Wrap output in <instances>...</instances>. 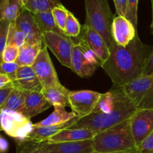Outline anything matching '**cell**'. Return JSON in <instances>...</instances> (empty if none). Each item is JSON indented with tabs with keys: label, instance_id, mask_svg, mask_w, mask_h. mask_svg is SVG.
I'll return each mask as SVG.
<instances>
[{
	"label": "cell",
	"instance_id": "16",
	"mask_svg": "<svg viewBox=\"0 0 153 153\" xmlns=\"http://www.w3.org/2000/svg\"><path fill=\"white\" fill-rule=\"evenodd\" d=\"M13 82L15 88H20L28 92L42 91L43 86L32 67L21 66L16 72V79Z\"/></svg>",
	"mask_w": 153,
	"mask_h": 153
},
{
	"label": "cell",
	"instance_id": "34",
	"mask_svg": "<svg viewBox=\"0 0 153 153\" xmlns=\"http://www.w3.org/2000/svg\"><path fill=\"white\" fill-rule=\"evenodd\" d=\"M19 66L16 62H1L0 64V73H3L11 79L12 82L16 79V72Z\"/></svg>",
	"mask_w": 153,
	"mask_h": 153
},
{
	"label": "cell",
	"instance_id": "35",
	"mask_svg": "<svg viewBox=\"0 0 153 153\" xmlns=\"http://www.w3.org/2000/svg\"><path fill=\"white\" fill-rule=\"evenodd\" d=\"M14 88L15 87L13 82L6 85L4 88H0V108H1L5 104Z\"/></svg>",
	"mask_w": 153,
	"mask_h": 153
},
{
	"label": "cell",
	"instance_id": "9",
	"mask_svg": "<svg viewBox=\"0 0 153 153\" xmlns=\"http://www.w3.org/2000/svg\"><path fill=\"white\" fill-rule=\"evenodd\" d=\"M31 67L40 80L43 88L61 85L46 46H43Z\"/></svg>",
	"mask_w": 153,
	"mask_h": 153
},
{
	"label": "cell",
	"instance_id": "22",
	"mask_svg": "<svg viewBox=\"0 0 153 153\" xmlns=\"http://www.w3.org/2000/svg\"><path fill=\"white\" fill-rule=\"evenodd\" d=\"M54 111L49 117L43 120L34 123V126H56L64 124L69 122L71 120L77 117V115L73 111H67L65 107L62 106H56L54 107Z\"/></svg>",
	"mask_w": 153,
	"mask_h": 153
},
{
	"label": "cell",
	"instance_id": "37",
	"mask_svg": "<svg viewBox=\"0 0 153 153\" xmlns=\"http://www.w3.org/2000/svg\"><path fill=\"white\" fill-rule=\"evenodd\" d=\"M117 16H126L127 8V0H114Z\"/></svg>",
	"mask_w": 153,
	"mask_h": 153
},
{
	"label": "cell",
	"instance_id": "10",
	"mask_svg": "<svg viewBox=\"0 0 153 153\" xmlns=\"http://www.w3.org/2000/svg\"><path fill=\"white\" fill-rule=\"evenodd\" d=\"M102 94L89 90L70 91V107L79 118L88 116L94 112Z\"/></svg>",
	"mask_w": 153,
	"mask_h": 153
},
{
	"label": "cell",
	"instance_id": "7",
	"mask_svg": "<svg viewBox=\"0 0 153 153\" xmlns=\"http://www.w3.org/2000/svg\"><path fill=\"white\" fill-rule=\"evenodd\" d=\"M121 88L137 109H153V75L140 76Z\"/></svg>",
	"mask_w": 153,
	"mask_h": 153
},
{
	"label": "cell",
	"instance_id": "17",
	"mask_svg": "<svg viewBox=\"0 0 153 153\" xmlns=\"http://www.w3.org/2000/svg\"><path fill=\"white\" fill-rule=\"evenodd\" d=\"M97 133L85 128H68L62 130L46 140L49 143L75 142L93 140Z\"/></svg>",
	"mask_w": 153,
	"mask_h": 153
},
{
	"label": "cell",
	"instance_id": "18",
	"mask_svg": "<svg viewBox=\"0 0 153 153\" xmlns=\"http://www.w3.org/2000/svg\"><path fill=\"white\" fill-rule=\"evenodd\" d=\"M52 106L46 100L42 91H32L27 95L24 107V114L26 117H34L36 115L43 113Z\"/></svg>",
	"mask_w": 153,
	"mask_h": 153
},
{
	"label": "cell",
	"instance_id": "13",
	"mask_svg": "<svg viewBox=\"0 0 153 153\" xmlns=\"http://www.w3.org/2000/svg\"><path fill=\"white\" fill-rule=\"evenodd\" d=\"M16 28L24 33L26 37V43L43 42V31L40 30L34 14L26 9L22 12L15 21Z\"/></svg>",
	"mask_w": 153,
	"mask_h": 153
},
{
	"label": "cell",
	"instance_id": "26",
	"mask_svg": "<svg viewBox=\"0 0 153 153\" xmlns=\"http://www.w3.org/2000/svg\"><path fill=\"white\" fill-rule=\"evenodd\" d=\"M60 0H28L23 8L32 13L52 11L55 7L62 6Z\"/></svg>",
	"mask_w": 153,
	"mask_h": 153
},
{
	"label": "cell",
	"instance_id": "39",
	"mask_svg": "<svg viewBox=\"0 0 153 153\" xmlns=\"http://www.w3.org/2000/svg\"><path fill=\"white\" fill-rule=\"evenodd\" d=\"M11 82V79L8 76L3 74V73H0V88H4V86L9 85Z\"/></svg>",
	"mask_w": 153,
	"mask_h": 153
},
{
	"label": "cell",
	"instance_id": "2",
	"mask_svg": "<svg viewBox=\"0 0 153 153\" xmlns=\"http://www.w3.org/2000/svg\"><path fill=\"white\" fill-rule=\"evenodd\" d=\"M137 110L122 88L114 85L102 94L92 114L80 118L70 128H88L98 134L131 118Z\"/></svg>",
	"mask_w": 153,
	"mask_h": 153
},
{
	"label": "cell",
	"instance_id": "25",
	"mask_svg": "<svg viewBox=\"0 0 153 153\" xmlns=\"http://www.w3.org/2000/svg\"><path fill=\"white\" fill-rule=\"evenodd\" d=\"M33 14L43 33L46 31H52L59 34H64L56 24L52 11L40 12Z\"/></svg>",
	"mask_w": 153,
	"mask_h": 153
},
{
	"label": "cell",
	"instance_id": "23",
	"mask_svg": "<svg viewBox=\"0 0 153 153\" xmlns=\"http://www.w3.org/2000/svg\"><path fill=\"white\" fill-rule=\"evenodd\" d=\"M22 9L20 0H2L0 2V21L15 22Z\"/></svg>",
	"mask_w": 153,
	"mask_h": 153
},
{
	"label": "cell",
	"instance_id": "12",
	"mask_svg": "<svg viewBox=\"0 0 153 153\" xmlns=\"http://www.w3.org/2000/svg\"><path fill=\"white\" fill-rule=\"evenodd\" d=\"M79 37L98 57L101 61L102 65L108 59L110 56V49L104 39L97 31L84 24Z\"/></svg>",
	"mask_w": 153,
	"mask_h": 153
},
{
	"label": "cell",
	"instance_id": "8",
	"mask_svg": "<svg viewBox=\"0 0 153 153\" xmlns=\"http://www.w3.org/2000/svg\"><path fill=\"white\" fill-rule=\"evenodd\" d=\"M43 41L48 49L52 51L63 66L72 70V53L75 38L52 31L43 32Z\"/></svg>",
	"mask_w": 153,
	"mask_h": 153
},
{
	"label": "cell",
	"instance_id": "40",
	"mask_svg": "<svg viewBox=\"0 0 153 153\" xmlns=\"http://www.w3.org/2000/svg\"><path fill=\"white\" fill-rule=\"evenodd\" d=\"M9 145L6 139H4L3 137H0V150L1 153H5L8 150Z\"/></svg>",
	"mask_w": 153,
	"mask_h": 153
},
{
	"label": "cell",
	"instance_id": "3",
	"mask_svg": "<svg viewBox=\"0 0 153 153\" xmlns=\"http://www.w3.org/2000/svg\"><path fill=\"white\" fill-rule=\"evenodd\" d=\"M93 149L97 153L126 152L137 149L130 124V118L102 132L92 140Z\"/></svg>",
	"mask_w": 153,
	"mask_h": 153
},
{
	"label": "cell",
	"instance_id": "42",
	"mask_svg": "<svg viewBox=\"0 0 153 153\" xmlns=\"http://www.w3.org/2000/svg\"><path fill=\"white\" fill-rule=\"evenodd\" d=\"M20 1H21V3H22V5H23V7H24V6L25 5V4L27 3V1H28V0H20Z\"/></svg>",
	"mask_w": 153,
	"mask_h": 153
},
{
	"label": "cell",
	"instance_id": "28",
	"mask_svg": "<svg viewBox=\"0 0 153 153\" xmlns=\"http://www.w3.org/2000/svg\"><path fill=\"white\" fill-rule=\"evenodd\" d=\"M82 27L76 16L71 12H70L66 23L65 31H64L66 35L72 38L79 37L82 31Z\"/></svg>",
	"mask_w": 153,
	"mask_h": 153
},
{
	"label": "cell",
	"instance_id": "14",
	"mask_svg": "<svg viewBox=\"0 0 153 153\" xmlns=\"http://www.w3.org/2000/svg\"><path fill=\"white\" fill-rule=\"evenodd\" d=\"M112 40L117 45L126 47L137 36L134 25L126 16H117L111 26Z\"/></svg>",
	"mask_w": 153,
	"mask_h": 153
},
{
	"label": "cell",
	"instance_id": "19",
	"mask_svg": "<svg viewBox=\"0 0 153 153\" xmlns=\"http://www.w3.org/2000/svg\"><path fill=\"white\" fill-rule=\"evenodd\" d=\"M80 118L79 117L71 120L69 122L65 123L64 124L56 126H34L33 128L32 131L30 134L28 140H38V141H46L49 138L58 134V132L66 128H70L73 126Z\"/></svg>",
	"mask_w": 153,
	"mask_h": 153
},
{
	"label": "cell",
	"instance_id": "29",
	"mask_svg": "<svg viewBox=\"0 0 153 153\" xmlns=\"http://www.w3.org/2000/svg\"><path fill=\"white\" fill-rule=\"evenodd\" d=\"M26 43V37L24 33L16 28L15 22H11L9 30L8 39L7 45H13L20 49Z\"/></svg>",
	"mask_w": 153,
	"mask_h": 153
},
{
	"label": "cell",
	"instance_id": "43",
	"mask_svg": "<svg viewBox=\"0 0 153 153\" xmlns=\"http://www.w3.org/2000/svg\"><path fill=\"white\" fill-rule=\"evenodd\" d=\"M152 2V22H153V0H151Z\"/></svg>",
	"mask_w": 153,
	"mask_h": 153
},
{
	"label": "cell",
	"instance_id": "1",
	"mask_svg": "<svg viewBox=\"0 0 153 153\" xmlns=\"http://www.w3.org/2000/svg\"><path fill=\"white\" fill-rule=\"evenodd\" d=\"M110 56L101 66L114 85L122 87L144 74L152 46L143 43L137 35L126 47L112 41Z\"/></svg>",
	"mask_w": 153,
	"mask_h": 153
},
{
	"label": "cell",
	"instance_id": "5",
	"mask_svg": "<svg viewBox=\"0 0 153 153\" xmlns=\"http://www.w3.org/2000/svg\"><path fill=\"white\" fill-rule=\"evenodd\" d=\"M101 65V61L94 52L79 37H76L72 53V71L82 78L90 77Z\"/></svg>",
	"mask_w": 153,
	"mask_h": 153
},
{
	"label": "cell",
	"instance_id": "38",
	"mask_svg": "<svg viewBox=\"0 0 153 153\" xmlns=\"http://www.w3.org/2000/svg\"><path fill=\"white\" fill-rule=\"evenodd\" d=\"M151 31H152V33L153 34V22L151 23ZM152 74H153V46L152 52H151L150 55L149 57V59H148L143 76H148V75Z\"/></svg>",
	"mask_w": 153,
	"mask_h": 153
},
{
	"label": "cell",
	"instance_id": "30",
	"mask_svg": "<svg viewBox=\"0 0 153 153\" xmlns=\"http://www.w3.org/2000/svg\"><path fill=\"white\" fill-rule=\"evenodd\" d=\"M52 12L54 18H55V22H56V24L59 27L60 29L64 33L66 23H67V17H68V14L70 13V11L68 10H67L64 5H62L55 7L52 10Z\"/></svg>",
	"mask_w": 153,
	"mask_h": 153
},
{
	"label": "cell",
	"instance_id": "41",
	"mask_svg": "<svg viewBox=\"0 0 153 153\" xmlns=\"http://www.w3.org/2000/svg\"><path fill=\"white\" fill-rule=\"evenodd\" d=\"M92 153H97V152H92ZM111 153H140L139 152L138 149L136 150H131V151H126V152H111Z\"/></svg>",
	"mask_w": 153,
	"mask_h": 153
},
{
	"label": "cell",
	"instance_id": "15",
	"mask_svg": "<svg viewBox=\"0 0 153 153\" xmlns=\"http://www.w3.org/2000/svg\"><path fill=\"white\" fill-rule=\"evenodd\" d=\"M45 153H92V140L75 142L49 143L45 141Z\"/></svg>",
	"mask_w": 153,
	"mask_h": 153
},
{
	"label": "cell",
	"instance_id": "24",
	"mask_svg": "<svg viewBox=\"0 0 153 153\" xmlns=\"http://www.w3.org/2000/svg\"><path fill=\"white\" fill-rule=\"evenodd\" d=\"M28 93V91L15 88L5 104L0 108L1 110H9L23 114L25 99Z\"/></svg>",
	"mask_w": 153,
	"mask_h": 153
},
{
	"label": "cell",
	"instance_id": "27",
	"mask_svg": "<svg viewBox=\"0 0 153 153\" xmlns=\"http://www.w3.org/2000/svg\"><path fill=\"white\" fill-rule=\"evenodd\" d=\"M45 141L27 140L16 143V153H45Z\"/></svg>",
	"mask_w": 153,
	"mask_h": 153
},
{
	"label": "cell",
	"instance_id": "4",
	"mask_svg": "<svg viewBox=\"0 0 153 153\" xmlns=\"http://www.w3.org/2000/svg\"><path fill=\"white\" fill-rule=\"evenodd\" d=\"M86 19L85 25L100 34L108 47L112 41L111 26L114 16L108 0H85Z\"/></svg>",
	"mask_w": 153,
	"mask_h": 153
},
{
	"label": "cell",
	"instance_id": "32",
	"mask_svg": "<svg viewBox=\"0 0 153 153\" xmlns=\"http://www.w3.org/2000/svg\"><path fill=\"white\" fill-rule=\"evenodd\" d=\"M137 7L138 0H127V8L125 16L136 28L137 26Z\"/></svg>",
	"mask_w": 153,
	"mask_h": 153
},
{
	"label": "cell",
	"instance_id": "6",
	"mask_svg": "<svg viewBox=\"0 0 153 153\" xmlns=\"http://www.w3.org/2000/svg\"><path fill=\"white\" fill-rule=\"evenodd\" d=\"M34 128L29 118L18 112L1 110V128L16 143L28 140Z\"/></svg>",
	"mask_w": 153,
	"mask_h": 153
},
{
	"label": "cell",
	"instance_id": "45",
	"mask_svg": "<svg viewBox=\"0 0 153 153\" xmlns=\"http://www.w3.org/2000/svg\"><path fill=\"white\" fill-rule=\"evenodd\" d=\"M152 75H153V74H152Z\"/></svg>",
	"mask_w": 153,
	"mask_h": 153
},
{
	"label": "cell",
	"instance_id": "44",
	"mask_svg": "<svg viewBox=\"0 0 153 153\" xmlns=\"http://www.w3.org/2000/svg\"><path fill=\"white\" fill-rule=\"evenodd\" d=\"M1 1H2V0H0V2H1Z\"/></svg>",
	"mask_w": 153,
	"mask_h": 153
},
{
	"label": "cell",
	"instance_id": "11",
	"mask_svg": "<svg viewBox=\"0 0 153 153\" xmlns=\"http://www.w3.org/2000/svg\"><path fill=\"white\" fill-rule=\"evenodd\" d=\"M130 124L138 147L153 131V109H138L130 118Z\"/></svg>",
	"mask_w": 153,
	"mask_h": 153
},
{
	"label": "cell",
	"instance_id": "31",
	"mask_svg": "<svg viewBox=\"0 0 153 153\" xmlns=\"http://www.w3.org/2000/svg\"><path fill=\"white\" fill-rule=\"evenodd\" d=\"M19 54V48L13 45H7L1 54V62H16Z\"/></svg>",
	"mask_w": 153,
	"mask_h": 153
},
{
	"label": "cell",
	"instance_id": "33",
	"mask_svg": "<svg viewBox=\"0 0 153 153\" xmlns=\"http://www.w3.org/2000/svg\"><path fill=\"white\" fill-rule=\"evenodd\" d=\"M10 23L7 21H0V54L2 53L7 44Z\"/></svg>",
	"mask_w": 153,
	"mask_h": 153
},
{
	"label": "cell",
	"instance_id": "21",
	"mask_svg": "<svg viewBox=\"0 0 153 153\" xmlns=\"http://www.w3.org/2000/svg\"><path fill=\"white\" fill-rule=\"evenodd\" d=\"M44 46H46L44 41L40 43H25L19 49V57L16 62L19 67H31Z\"/></svg>",
	"mask_w": 153,
	"mask_h": 153
},
{
	"label": "cell",
	"instance_id": "36",
	"mask_svg": "<svg viewBox=\"0 0 153 153\" xmlns=\"http://www.w3.org/2000/svg\"><path fill=\"white\" fill-rule=\"evenodd\" d=\"M140 153H153V131L137 147Z\"/></svg>",
	"mask_w": 153,
	"mask_h": 153
},
{
	"label": "cell",
	"instance_id": "20",
	"mask_svg": "<svg viewBox=\"0 0 153 153\" xmlns=\"http://www.w3.org/2000/svg\"><path fill=\"white\" fill-rule=\"evenodd\" d=\"M42 93L46 98V100L54 107L70 106V100H69L70 91H69L62 85H58V86L44 88L42 89Z\"/></svg>",
	"mask_w": 153,
	"mask_h": 153
}]
</instances>
